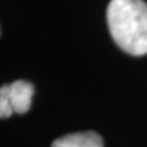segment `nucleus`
Instances as JSON below:
<instances>
[{
	"instance_id": "nucleus-1",
	"label": "nucleus",
	"mask_w": 147,
	"mask_h": 147,
	"mask_svg": "<svg viewBox=\"0 0 147 147\" xmlns=\"http://www.w3.org/2000/svg\"><path fill=\"white\" fill-rule=\"evenodd\" d=\"M106 19L117 47L132 56L147 55V3L143 0H110Z\"/></svg>"
},
{
	"instance_id": "nucleus-2",
	"label": "nucleus",
	"mask_w": 147,
	"mask_h": 147,
	"mask_svg": "<svg viewBox=\"0 0 147 147\" xmlns=\"http://www.w3.org/2000/svg\"><path fill=\"white\" fill-rule=\"evenodd\" d=\"M34 86L27 80H15L10 84H4L0 87V95L7 97L14 113L23 115L32 106Z\"/></svg>"
},
{
	"instance_id": "nucleus-3",
	"label": "nucleus",
	"mask_w": 147,
	"mask_h": 147,
	"mask_svg": "<svg viewBox=\"0 0 147 147\" xmlns=\"http://www.w3.org/2000/svg\"><path fill=\"white\" fill-rule=\"evenodd\" d=\"M52 147H104V140L97 132H75L56 139Z\"/></svg>"
},
{
	"instance_id": "nucleus-4",
	"label": "nucleus",
	"mask_w": 147,
	"mask_h": 147,
	"mask_svg": "<svg viewBox=\"0 0 147 147\" xmlns=\"http://www.w3.org/2000/svg\"><path fill=\"white\" fill-rule=\"evenodd\" d=\"M12 113H14V109H12L8 98L0 95V119H7Z\"/></svg>"
}]
</instances>
